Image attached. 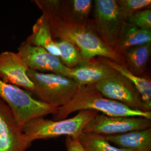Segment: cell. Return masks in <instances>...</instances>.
Returning a JSON list of instances; mask_svg holds the SVG:
<instances>
[{"instance_id": "2e32d148", "label": "cell", "mask_w": 151, "mask_h": 151, "mask_svg": "<svg viewBox=\"0 0 151 151\" xmlns=\"http://www.w3.org/2000/svg\"><path fill=\"white\" fill-rule=\"evenodd\" d=\"M150 43H151V30L139 29L126 22L115 51L122 55L129 49Z\"/></svg>"}, {"instance_id": "3957f363", "label": "cell", "mask_w": 151, "mask_h": 151, "mask_svg": "<svg viewBox=\"0 0 151 151\" xmlns=\"http://www.w3.org/2000/svg\"><path fill=\"white\" fill-rule=\"evenodd\" d=\"M96 111L82 110L69 119L49 120L38 117L28 122L22 127V130L27 140H34L57 138L65 135L78 139L83 133L87 124L94 119Z\"/></svg>"}, {"instance_id": "6da1fadb", "label": "cell", "mask_w": 151, "mask_h": 151, "mask_svg": "<svg viewBox=\"0 0 151 151\" xmlns=\"http://www.w3.org/2000/svg\"><path fill=\"white\" fill-rule=\"evenodd\" d=\"M42 12L48 22L53 38L62 39L75 44L79 48L84 61L96 57L106 58L124 64L122 56L100 39L90 24H77L64 16L60 10V0L32 1Z\"/></svg>"}, {"instance_id": "9a60e30c", "label": "cell", "mask_w": 151, "mask_h": 151, "mask_svg": "<svg viewBox=\"0 0 151 151\" xmlns=\"http://www.w3.org/2000/svg\"><path fill=\"white\" fill-rule=\"evenodd\" d=\"M25 41L34 46L43 48L50 53L60 57V51L52 37L48 22L43 15L33 25L32 32Z\"/></svg>"}, {"instance_id": "603a6c76", "label": "cell", "mask_w": 151, "mask_h": 151, "mask_svg": "<svg viewBox=\"0 0 151 151\" xmlns=\"http://www.w3.org/2000/svg\"><path fill=\"white\" fill-rule=\"evenodd\" d=\"M65 144L67 151H83L78 139L67 137Z\"/></svg>"}, {"instance_id": "30bf717a", "label": "cell", "mask_w": 151, "mask_h": 151, "mask_svg": "<svg viewBox=\"0 0 151 151\" xmlns=\"http://www.w3.org/2000/svg\"><path fill=\"white\" fill-rule=\"evenodd\" d=\"M17 53L30 70L39 72H49L68 76L69 68L63 65L59 57L43 48L34 46L24 41L17 49Z\"/></svg>"}, {"instance_id": "8fae6325", "label": "cell", "mask_w": 151, "mask_h": 151, "mask_svg": "<svg viewBox=\"0 0 151 151\" xmlns=\"http://www.w3.org/2000/svg\"><path fill=\"white\" fill-rule=\"evenodd\" d=\"M27 65L16 52L0 53V79L33 93L34 85L27 75Z\"/></svg>"}, {"instance_id": "ac0fdd59", "label": "cell", "mask_w": 151, "mask_h": 151, "mask_svg": "<svg viewBox=\"0 0 151 151\" xmlns=\"http://www.w3.org/2000/svg\"><path fill=\"white\" fill-rule=\"evenodd\" d=\"M93 6L91 0H60L61 13L77 24L88 25Z\"/></svg>"}, {"instance_id": "e0dca14e", "label": "cell", "mask_w": 151, "mask_h": 151, "mask_svg": "<svg viewBox=\"0 0 151 151\" xmlns=\"http://www.w3.org/2000/svg\"><path fill=\"white\" fill-rule=\"evenodd\" d=\"M151 54V43L132 48L122 54L124 66L138 76H144Z\"/></svg>"}, {"instance_id": "44dd1931", "label": "cell", "mask_w": 151, "mask_h": 151, "mask_svg": "<svg viewBox=\"0 0 151 151\" xmlns=\"http://www.w3.org/2000/svg\"><path fill=\"white\" fill-rule=\"evenodd\" d=\"M116 2L126 22L137 12L151 9V0H116Z\"/></svg>"}, {"instance_id": "7a4b0ae2", "label": "cell", "mask_w": 151, "mask_h": 151, "mask_svg": "<svg viewBox=\"0 0 151 151\" xmlns=\"http://www.w3.org/2000/svg\"><path fill=\"white\" fill-rule=\"evenodd\" d=\"M82 110H93L111 117H143L151 119V111L133 110L122 103L104 96L93 85L79 87L75 95L53 115L55 120L65 119L70 114Z\"/></svg>"}, {"instance_id": "5bb4252c", "label": "cell", "mask_w": 151, "mask_h": 151, "mask_svg": "<svg viewBox=\"0 0 151 151\" xmlns=\"http://www.w3.org/2000/svg\"><path fill=\"white\" fill-rule=\"evenodd\" d=\"M97 60L103 64L107 65L129 80L140 94L146 106L151 110V81L150 78L135 75L130 72L124 65L112 60L103 57H99Z\"/></svg>"}, {"instance_id": "52a82bcc", "label": "cell", "mask_w": 151, "mask_h": 151, "mask_svg": "<svg viewBox=\"0 0 151 151\" xmlns=\"http://www.w3.org/2000/svg\"><path fill=\"white\" fill-rule=\"evenodd\" d=\"M93 86L104 96L130 109L143 112L151 111L143 103L134 85L117 72Z\"/></svg>"}, {"instance_id": "8992f818", "label": "cell", "mask_w": 151, "mask_h": 151, "mask_svg": "<svg viewBox=\"0 0 151 151\" xmlns=\"http://www.w3.org/2000/svg\"><path fill=\"white\" fill-rule=\"evenodd\" d=\"M93 11V19L90 22L92 30L104 43L115 50L127 22L116 0H95Z\"/></svg>"}, {"instance_id": "9c48e42d", "label": "cell", "mask_w": 151, "mask_h": 151, "mask_svg": "<svg viewBox=\"0 0 151 151\" xmlns=\"http://www.w3.org/2000/svg\"><path fill=\"white\" fill-rule=\"evenodd\" d=\"M32 143L11 109L0 99V151H25Z\"/></svg>"}, {"instance_id": "7c38bea8", "label": "cell", "mask_w": 151, "mask_h": 151, "mask_svg": "<svg viewBox=\"0 0 151 151\" xmlns=\"http://www.w3.org/2000/svg\"><path fill=\"white\" fill-rule=\"evenodd\" d=\"M116 72L94 58L83 61L75 68L69 69L68 77L79 87L91 86L114 75Z\"/></svg>"}, {"instance_id": "ba28073f", "label": "cell", "mask_w": 151, "mask_h": 151, "mask_svg": "<svg viewBox=\"0 0 151 151\" xmlns=\"http://www.w3.org/2000/svg\"><path fill=\"white\" fill-rule=\"evenodd\" d=\"M151 119L143 117H111L98 114L87 124L83 133L116 135L150 128Z\"/></svg>"}, {"instance_id": "5b68a950", "label": "cell", "mask_w": 151, "mask_h": 151, "mask_svg": "<svg viewBox=\"0 0 151 151\" xmlns=\"http://www.w3.org/2000/svg\"><path fill=\"white\" fill-rule=\"evenodd\" d=\"M27 75L34 83L33 94L38 100L57 108L68 103L79 88L72 79L63 76L30 70Z\"/></svg>"}, {"instance_id": "ffe728a7", "label": "cell", "mask_w": 151, "mask_h": 151, "mask_svg": "<svg viewBox=\"0 0 151 151\" xmlns=\"http://www.w3.org/2000/svg\"><path fill=\"white\" fill-rule=\"evenodd\" d=\"M78 140L83 151H132L114 146L101 134L83 133Z\"/></svg>"}, {"instance_id": "7402d4cb", "label": "cell", "mask_w": 151, "mask_h": 151, "mask_svg": "<svg viewBox=\"0 0 151 151\" xmlns=\"http://www.w3.org/2000/svg\"><path fill=\"white\" fill-rule=\"evenodd\" d=\"M127 22L142 29L151 30V10L147 9L130 16Z\"/></svg>"}, {"instance_id": "4fadbf2b", "label": "cell", "mask_w": 151, "mask_h": 151, "mask_svg": "<svg viewBox=\"0 0 151 151\" xmlns=\"http://www.w3.org/2000/svg\"><path fill=\"white\" fill-rule=\"evenodd\" d=\"M104 135L117 147L132 151H151V128L116 135Z\"/></svg>"}, {"instance_id": "d6986e66", "label": "cell", "mask_w": 151, "mask_h": 151, "mask_svg": "<svg viewBox=\"0 0 151 151\" xmlns=\"http://www.w3.org/2000/svg\"><path fill=\"white\" fill-rule=\"evenodd\" d=\"M54 42L60 51V60L67 68H74L84 61L80 49L75 44L62 39H55Z\"/></svg>"}, {"instance_id": "277c9868", "label": "cell", "mask_w": 151, "mask_h": 151, "mask_svg": "<svg viewBox=\"0 0 151 151\" xmlns=\"http://www.w3.org/2000/svg\"><path fill=\"white\" fill-rule=\"evenodd\" d=\"M0 99L11 109L21 127L32 119L54 115L58 108L40 101L30 93L0 79Z\"/></svg>"}]
</instances>
